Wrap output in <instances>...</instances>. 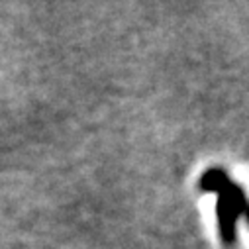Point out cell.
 I'll return each mask as SVG.
<instances>
[{
  "label": "cell",
  "instance_id": "7a4b0ae2",
  "mask_svg": "<svg viewBox=\"0 0 249 249\" xmlns=\"http://www.w3.org/2000/svg\"><path fill=\"white\" fill-rule=\"evenodd\" d=\"M228 182H230V178H228L224 169H210L202 175L198 186H200L202 193H216L218 195Z\"/></svg>",
  "mask_w": 249,
  "mask_h": 249
},
{
  "label": "cell",
  "instance_id": "6da1fadb",
  "mask_svg": "<svg viewBox=\"0 0 249 249\" xmlns=\"http://www.w3.org/2000/svg\"><path fill=\"white\" fill-rule=\"evenodd\" d=\"M245 210H247V200L243 191L235 182L230 180L218 193V204H216L220 235L226 243H231L235 239V224H237V218L245 214Z\"/></svg>",
  "mask_w": 249,
  "mask_h": 249
}]
</instances>
